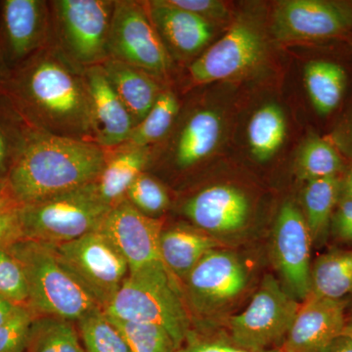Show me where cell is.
Segmentation results:
<instances>
[{
  "label": "cell",
  "mask_w": 352,
  "mask_h": 352,
  "mask_svg": "<svg viewBox=\"0 0 352 352\" xmlns=\"http://www.w3.org/2000/svg\"><path fill=\"white\" fill-rule=\"evenodd\" d=\"M83 69L51 41L14 76L10 94L32 129L94 142Z\"/></svg>",
  "instance_id": "cell-1"
},
{
  "label": "cell",
  "mask_w": 352,
  "mask_h": 352,
  "mask_svg": "<svg viewBox=\"0 0 352 352\" xmlns=\"http://www.w3.org/2000/svg\"><path fill=\"white\" fill-rule=\"evenodd\" d=\"M30 129L7 175L23 205L80 188L100 175L106 163L101 146Z\"/></svg>",
  "instance_id": "cell-2"
},
{
  "label": "cell",
  "mask_w": 352,
  "mask_h": 352,
  "mask_svg": "<svg viewBox=\"0 0 352 352\" xmlns=\"http://www.w3.org/2000/svg\"><path fill=\"white\" fill-rule=\"evenodd\" d=\"M173 277L163 261L129 271L104 314L118 320L161 326L180 349L188 336L190 321Z\"/></svg>",
  "instance_id": "cell-3"
},
{
  "label": "cell",
  "mask_w": 352,
  "mask_h": 352,
  "mask_svg": "<svg viewBox=\"0 0 352 352\" xmlns=\"http://www.w3.org/2000/svg\"><path fill=\"white\" fill-rule=\"evenodd\" d=\"M24 270L29 289L28 307L36 316L78 322L102 309L62 265L50 245L24 239L6 250Z\"/></svg>",
  "instance_id": "cell-4"
},
{
  "label": "cell",
  "mask_w": 352,
  "mask_h": 352,
  "mask_svg": "<svg viewBox=\"0 0 352 352\" xmlns=\"http://www.w3.org/2000/svg\"><path fill=\"white\" fill-rule=\"evenodd\" d=\"M112 210L97 193L94 182L23 206L24 239L56 245L100 228Z\"/></svg>",
  "instance_id": "cell-5"
},
{
  "label": "cell",
  "mask_w": 352,
  "mask_h": 352,
  "mask_svg": "<svg viewBox=\"0 0 352 352\" xmlns=\"http://www.w3.org/2000/svg\"><path fill=\"white\" fill-rule=\"evenodd\" d=\"M52 41L65 57L82 69L109 59L113 0L50 1Z\"/></svg>",
  "instance_id": "cell-6"
},
{
  "label": "cell",
  "mask_w": 352,
  "mask_h": 352,
  "mask_svg": "<svg viewBox=\"0 0 352 352\" xmlns=\"http://www.w3.org/2000/svg\"><path fill=\"white\" fill-rule=\"evenodd\" d=\"M48 245L102 310L117 295L129 275L126 259L101 231L62 244Z\"/></svg>",
  "instance_id": "cell-7"
},
{
  "label": "cell",
  "mask_w": 352,
  "mask_h": 352,
  "mask_svg": "<svg viewBox=\"0 0 352 352\" xmlns=\"http://www.w3.org/2000/svg\"><path fill=\"white\" fill-rule=\"evenodd\" d=\"M109 58L124 62L160 80L173 62L148 13L145 1L117 0L109 34Z\"/></svg>",
  "instance_id": "cell-8"
},
{
  "label": "cell",
  "mask_w": 352,
  "mask_h": 352,
  "mask_svg": "<svg viewBox=\"0 0 352 352\" xmlns=\"http://www.w3.org/2000/svg\"><path fill=\"white\" fill-rule=\"evenodd\" d=\"M300 307L279 281L266 275L244 311L231 318V340L252 351L273 349L286 339Z\"/></svg>",
  "instance_id": "cell-9"
},
{
  "label": "cell",
  "mask_w": 352,
  "mask_h": 352,
  "mask_svg": "<svg viewBox=\"0 0 352 352\" xmlns=\"http://www.w3.org/2000/svg\"><path fill=\"white\" fill-rule=\"evenodd\" d=\"M312 240L305 215L295 204L287 201L278 214L272 251L284 288L298 302L311 294Z\"/></svg>",
  "instance_id": "cell-10"
},
{
  "label": "cell",
  "mask_w": 352,
  "mask_h": 352,
  "mask_svg": "<svg viewBox=\"0 0 352 352\" xmlns=\"http://www.w3.org/2000/svg\"><path fill=\"white\" fill-rule=\"evenodd\" d=\"M264 44L258 31L247 23H237L223 38L188 67L194 85H206L244 74L263 59Z\"/></svg>",
  "instance_id": "cell-11"
},
{
  "label": "cell",
  "mask_w": 352,
  "mask_h": 352,
  "mask_svg": "<svg viewBox=\"0 0 352 352\" xmlns=\"http://www.w3.org/2000/svg\"><path fill=\"white\" fill-rule=\"evenodd\" d=\"M98 230L122 254L129 271L148 263L163 261L160 239L164 230V220L142 214L129 201L124 200L113 208Z\"/></svg>",
  "instance_id": "cell-12"
},
{
  "label": "cell",
  "mask_w": 352,
  "mask_h": 352,
  "mask_svg": "<svg viewBox=\"0 0 352 352\" xmlns=\"http://www.w3.org/2000/svg\"><path fill=\"white\" fill-rule=\"evenodd\" d=\"M352 25L351 12L324 0H287L278 4L272 30L280 41H310L339 36Z\"/></svg>",
  "instance_id": "cell-13"
},
{
  "label": "cell",
  "mask_w": 352,
  "mask_h": 352,
  "mask_svg": "<svg viewBox=\"0 0 352 352\" xmlns=\"http://www.w3.org/2000/svg\"><path fill=\"white\" fill-rule=\"evenodd\" d=\"M344 302L310 294L280 346L284 352H326L346 328Z\"/></svg>",
  "instance_id": "cell-14"
},
{
  "label": "cell",
  "mask_w": 352,
  "mask_h": 352,
  "mask_svg": "<svg viewBox=\"0 0 352 352\" xmlns=\"http://www.w3.org/2000/svg\"><path fill=\"white\" fill-rule=\"evenodd\" d=\"M194 305L198 307L229 302L247 285L244 265L230 252L214 249L208 251L186 278Z\"/></svg>",
  "instance_id": "cell-15"
},
{
  "label": "cell",
  "mask_w": 352,
  "mask_h": 352,
  "mask_svg": "<svg viewBox=\"0 0 352 352\" xmlns=\"http://www.w3.org/2000/svg\"><path fill=\"white\" fill-rule=\"evenodd\" d=\"M83 78L89 97L95 143L104 149L124 144L131 136L133 122L101 65L83 69Z\"/></svg>",
  "instance_id": "cell-16"
},
{
  "label": "cell",
  "mask_w": 352,
  "mask_h": 352,
  "mask_svg": "<svg viewBox=\"0 0 352 352\" xmlns=\"http://www.w3.org/2000/svg\"><path fill=\"white\" fill-rule=\"evenodd\" d=\"M182 210L201 230L230 234L247 224L251 206L241 190L229 185H214L189 198Z\"/></svg>",
  "instance_id": "cell-17"
},
{
  "label": "cell",
  "mask_w": 352,
  "mask_h": 352,
  "mask_svg": "<svg viewBox=\"0 0 352 352\" xmlns=\"http://www.w3.org/2000/svg\"><path fill=\"white\" fill-rule=\"evenodd\" d=\"M2 25L9 53L14 60L32 56L52 39L50 2L6 0L1 6Z\"/></svg>",
  "instance_id": "cell-18"
},
{
  "label": "cell",
  "mask_w": 352,
  "mask_h": 352,
  "mask_svg": "<svg viewBox=\"0 0 352 352\" xmlns=\"http://www.w3.org/2000/svg\"><path fill=\"white\" fill-rule=\"evenodd\" d=\"M157 34L170 53L178 58L195 56L214 34L210 21L183 10L168 0L145 1Z\"/></svg>",
  "instance_id": "cell-19"
},
{
  "label": "cell",
  "mask_w": 352,
  "mask_h": 352,
  "mask_svg": "<svg viewBox=\"0 0 352 352\" xmlns=\"http://www.w3.org/2000/svg\"><path fill=\"white\" fill-rule=\"evenodd\" d=\"M221 120L214 111L200 109L182 122L170 148L171 164L187 170L207 159L221 135Z\"/></svg>",
  "instance_id": "cell-20"
},
{
  "label": "cell",
  "mask_w": 352,
  "mask_h": 352,
  "mask_svg": "<svg viewBox=\"0 0 352 352\" xmlns=\"http://www.w3.org/2000/svg\"><path fill=\"white\" fill-rule=\"evenodd\" d=\"M105 151V166L94 184L102 201L113 208L126 200L132 183L149 168L151 149L120 145Z\"/></svg>",
  "instance_id": "cell-21"
},
{
  "label": "cell",
  "mask_w": 352,
  "mask_h": 352,
  "mask_svg": "<svg viewBox=\"0 0 352 352\" xmlns=\"http://www.w3.org/2000/svg\"><path fill=\"white\" fill-rule=\"evenodd\" d=\"M109 82L131 115L134 126L150 112L163 88L156 78L131 65L109 58L101 65Z\"/></svg>",
  "instance_id": "cell-22"
},
{
  "label": "cell",
  "mask_w": 352,
  "mask_h": 352,
  "mask_svg": "<svg viewBox=\"0 0 352 352\" xmlns=\"http://www.w3.org/2000/svg\"><path fill=\"white\" fill-rule=\"evenodd\" d=\"M219 243L208 234L189 227L176 226L163 230L160 239L162 261L171 274L186 280L197 263Z\"/></svg>",
  "instance_id": "cell-23"
},
{
  "label": "cell",
  "mask_w": 352,
  "mask_h": 352,
  "mask_svg": "<svg viewBox=\"0 0 352 352\" xmlns=\"http://www.w3.org/2000/svg\"><path fill=\"white\" fill-rule=\"evenodd\" d=\"M305 85L317 113L330 115L339 107L346 85V73L340 65L314 60L305 65Z\"/></svg>",
  "instance_id": "cell-24"
},
{
  "label": "cell",
  "mask_w": 352,
  "mask_h": 352,
  "mask_svg": "<svg viewBox=\"0 0 352 352\" xmlns=\"http://www.w3.org/2000/svg\"><path fill=\"white\" fill-rule=\"evenodd\" d=\"M311 294L342 300L352 294V250L322 254L311 267Z\"/></svg>",
  "instance_id": "cell-25"
},
{
  "label": "cell",
  "mask_w": 352,
  "mask_h": 352,
  "mask_svg": "<svg viewBox=\"0 0 352 352\" xmlns=\"http://www.w3.org/2000/svg\"><path fill=\"white\" fill-rule=\"evenodd\" d=\"M340 199V179L335 177L307 182L303 192V204L312 243H321Z\"/></svg>",
  "instance_id": "cell-26"
},
{
  "label": "cell",
  "mask_w": 352,
  "mask_h": 352,
  "mask_svg": "<svg viewBox=\"0 0 352 352\" xmlns=\"http://www.w3.org/2000/svg\"><path fill=\"white\" fill-rule=\"evenodd\" d=\"M179 112L180 104L175 92L164 89L145 119L133 127L122 145L152 149L168 135Z\"/></svg>",
  "instance_id": "cell-27"
},
{
  "label": "cell",
  "mask_w": 352,
  "mask_h": 352,
  "mask_svg": "<svg viewBox=\"0 0 352 352\" xmlns=\"http://www.w3.org/2000/svg\"><path fill=\"white\" fill-rule=\"evenodd\" d=\"M25 352H85L75 322L36 316L30 329Z\"/></svg>",
  "instance_id": "cell-28"
},
{
  "label": "cell",
  "mask_w": 352,
  "mask_h": 352,
  "mask_svg": "<svg viewBox=\"0 0 352 352\" xmlns=\"http://www.w3.org/2000/svg\"><path fill=\"white\" fill-rule=\"evenodd\" d=\"M287 124L283 111L267 104L252 116L248 126V139L252 155L265 162L276 154L286 138Z\"/></svg>",
  "instance_id": "cell-29"
},
{
  "label": "cell",
  "mask_w": 352,
  "mask_h": 352,
  "mask_svg": "<svg viewBox=\"0 0 352 352\" xmlns=\"http://www.w3.org/2000/svg\"><path fill=\"white\" fill-rule=\"evenodd\" d=\"M344 168L342 157L335 147L325 139L312 136L300 149L298 159V173L307 182L335 177Z\"/></svg>",
  "instance_id": "cell-30"
},
{
  "label": "cell",
  "mask_w": 352,
  "mask_h": 352,
  "mask_svg": "<svg viewBox=\"0 0 352 352\" xmlns=\"http://www.w3.org/2000/svg\"><path fill=\"white\" fill-rule=\"evenodd\" d=\"M85 352H131L119 329L98 309L76 323Z\"/></svg>",
  "instance_id": "cell-31"
},
{
  "label": "cell",
  "mask_w": 352,
  "mask_h": 352,
  "mask_svg": "<svg viewBox=\"0 0 352 352\" xmlns=\"http://www.w3.org/2000/svg\"><path fill=\"white\" fill-rule=\"evenodd\" d=\"M126 340L131 352H178L170 333L155 324L118 320L107 316Z\"/></svg>",
  "instance_id": "cell-32"
},
{
  "label": "cell",
  "mask_w": 352,
  "mask_h": 352,
  "mask_svg": "<svg viewBox=\"0 0 352 352\" xmlns=\"http://www.w3.org/2000/svg\"><path fill=\"white\" fill-rule=\"evenodd\" d=\"M126 200L148 217H159L168 210L170 200L163 184L148 173H141L127 190Z\"/></svg>",
  "instance_id": "cell-33"
},
{
  "label": "cell",
  "mask_w": 352,
  "mask_h": 352,
  "mask_svg": "<svg viewBox=\"0 0 352 352\" xmlns=\"http://www.w3.org/2000/svg\"><path fill=\"white\" fill-rule=\"evenodd\" d=\"M23 204L14 193L6 177L0 178V250L24 240L21 212Z\"/></svg>",
  "instance_id": "cell-34"
},
{
  "label": "cell",
  "mask_w": 352,
  "mask_h": 352,
  "mask_svg": "<svg viewBox=\"0 0 352 352\" xmlns=\"http://www.w3.org/2000/svg\"><path fill=\"white\" fill-rule=\"evenodd\" d=\"M0 296L21 307H28L29 303L24 270L6 250H0Z\"/></svg>",
  "instance_id": "cell-35"
},
{
  "label": "cell",
  "mask_w": 352,
  "mask_h": 352,
  "mask_svg": "<svg viewBox=\"0 0 352 352\" xmlns=\"http://www.w3.org/2000/svg\"><path fill=\"white\" fill-rule=\"evenodd\" d=\"M34 317L29 307H20L9 320L0 325V352H25Z\"/></svg>",
  "instance_id": "cell-36"
},
{
  "label": "cell",
  "mask_w": 352,
  "mask_h": 352,
  "mask_svg": "<svg viewBox=\"0 0 352 352\" xmlns=\"http://www.w3.org/2000/svg\"><path fill=\"white\" fill-rule=\"evenodd\" d=\"M173 6L183 10L201 16L205 19H217L227 15V9L222 2L215 0H168Z\"/></svg>",
  "instance_id": "cell-37"
},
{
  "label": "cell",
  "mask_w": 352,
  "mask_h": 352,
  "mask_svg": "<svg viewBox=\"0 0 352 352\" xmlns=\"http://www.w3.org/2000/svg\"><path fill=\"white\" fill-rule=\"evenodd\" d=\"M333 232L344 242H352V200H340L332 217Z\"/></svg>",
  "instance_id": "cell-38"
},
{
  "label": "cell",
  "mask_w": 352,
  "mask_h": 352,
  "mask_svg": "<svg viewBox=\"0 0 352 352\" xmlns=\"http://www.w3.org/2000/svg\"><path fill=\"white\" fill-rule=\"evenodd\" d=\"M183 352H284L281 349H273L270 351H252L243 349L234 344L220 340H198L193 342Z\"/></svg>",
  "instance_id": "cell-39"
},
{
  "label": "cell",
  "mask_w": 352,
  "mask_h": 352,
  "mask_svg": "<svg viewBox=\"0 0 352 352\" xmlns=\"http://www.w3.org/2000/svg\"><path fill=\"white\" fill-rule=\"evenodd\" d=\"M9 152L8 143L6 134L0 127V178L6 177L3 176L7 170V162H8Z\"/></svg>",
  "instance_id": "cell-40"
},
{
  "label": "cell",
  "mask_w": 352,
  "mask_h": 352,
  "mask_svg": "<svg viewBox=\"0 0 352 352\" xmlns=\"http://www.w3.org/2000/svg\"><path fill=\"white\" fill-rule=\"evenodd\" d=\"M21 305H16L0 296V325L9 320L16 314Z\"/></svg>",
  "instance_id": "cell-41"
},
{
  "label": "cell",
  "mask_w": 352,
  "mask_h": 352,
  "mask_svg": "<svg viewBox=\"0 0 352 352\" xmlns=\"http://www.w3.org/2000/svg\"><path fill=\"white\" fill-rule=\"evenodd\" d=\"M340 200H352V168L344 179H340Z\"/></svg>",
  "instance_id": "cell-42"
},
{
  "label": "cell",
  "mask_w": 352,
  "mask_h": 352,
  "mask_svg": "<svg viewBox=\"0 0 352 352\" xmlns=\"http://www.w3.org/2000/svg\"><path fill=\"white\" fill-rule=\"evenodd\" d=\"M326 352H352V342L346 337L342 336L329 347Z\"/></svg>",
  "instance_id": "cell-43"
},
{
  "label": "cell",
  "mask_w": 352,
  "mask_h": 352,
  "mask_svg": "<svg viewBox=\"0 0 352 352\" xmlns=\"http://www.w3.org/2000/svg\"><path fill=\"white\" fill-rule=\"evenodd\" d=\"M342 336L346 337V339H349L352 342V325L346 326L344 332H342Z\"/></svg>",
  "instance_id": "cell-44"
},
{
  "label": "cell",
  "mask_w": 352,
  "mask_h": 352,
  "mask_svg": "<svg viewBox=\"0 0 352 352\" xmlns=\"http://www.w3.org/2000/svg\"><path fill=\"white\" fill-rule=\"evenodd\" d=\"M349 154H351V156H352V129L351 131V134H349Z\"/></svg>",
  "instance_id": "cell-45"
}]
</instances>
